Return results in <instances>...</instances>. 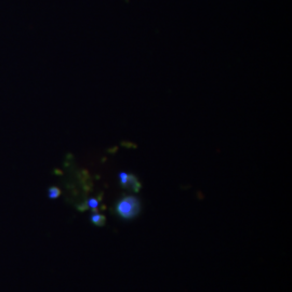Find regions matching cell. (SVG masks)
Masks as SVG:
<instances>
[{"label":"cell","instance_id":"1","mask_svg":"<svg viewBox=\"0 0 292 292\" xmlns=\"http://www.w3.org/2000/svg\"><path fill=\"white\" fill-rule=\"evenodd\" d=\"M117 215L125 220H130L137 217L141 210L140 201L134 196H127L117 203L116 205Z\"/></svg>","mask_w":292,"mask_h":292},{"label":"cell","instance_id":"2","mask_svg":"<svg viewBox=\"0 0 292 292\" xmlns=\"http://www.w3.org/2000/svg\"><path fill=\"white\" fill-rule=\"evenodd\" d=\"M126 187L133 189L134 191H138L140 189V187H141V185L138 182L137 177H135L134 175H129V177H128V183L126 185Z\"/></svg>","mask_w":292,"mask_h":292},{"label":"cell","instance_id":"3","mask_svg":"<svg viewBox=\"0 0 292 292\" xmlns=\"http://www.w3.org/2000/svg\"><path fill=\"white\" fill-rule=\"evenodd\" d=\"M91 220L96 225H104L105 223V218L101 215H93L91 217Z\"/></svg>","mask_w":292,"mask_h":292},{"label":"cell","instance_id":"4","mask_svg":"<svg viewBox=\"0 0 292 292\" xmlns=\"http://www.w3.org/2000/svg\"><path fill=\"white\" fill-rule=\"evenodd\" d=\"M128 177H129V175H128L126 172H120L119 173V179H120V183H122V185L124 187H126V185L128 183Z\"/></svg>","mask_w":292,"mask_h":292},{"label":"cell","instance_id":"5","mask_svg":"<svg viewBox=\"0 0 292 292\" xmlns=\"http://www.w3.org/2000/svg\"><path fill=\"white\" fill-rule=\"evenodd\" d=\"M60 193H61L60 189L56 188V187H52V188L49 189V196L51 198H56L60 195Z\"/></svg>","mask_w":292,"mask_h":292},{"label":"cell","instance_id":"6","mask_svg":"<svg viewBox=\"0 0 292 292\" xmlns=\"http://www.w3.org/2000/svg\"><path fill=\"white\" fill-rule=\"evenodd\" d=\"M88 205H89V207L92 208V209H95L98 208V206H99V202L95 201V199H90V201L88 202Z\"/></svg>","mask_w":292,"mask_h":292}]
</instances>
